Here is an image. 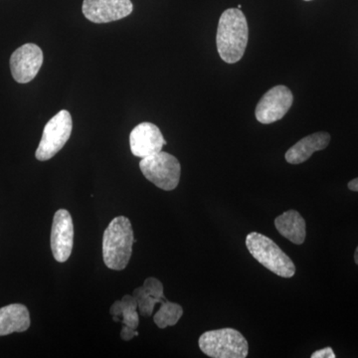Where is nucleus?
Segmentation results:
<instances>
[{
	"instance_id": "nucleus-3",
	"label": "nucleus",
	"mask_w": 358,
	"mask_h": 358,
	"mask_svg": "<svg viewBox=\"0 0 358 358\" xmlns=\"http://www.w3.org/2000/svg\"><path fill=\"white\" fill-rule=\"evenodd\" d=\"M246 246L254 259L274 274L282 278H292L296 274L291 258L265 235L250 233L246 237Z\"/></svg>"
},
{
	"instance_id": "nucleus-12",
	"label": "nucleus",
	"mask_w": 358,
	"mask_h": 358,
	"mask_svg": "<svg viewBox=\"0 0 358 358\" xmlns=\"http://www.w3.org/2000/svg\"><path fill=\"white\" fill-rule=\"evenodd\" d=\"M331 141V136L324 131L310 134L293 145L285 155L291 164H300L307 162L315 152L324 150Z\"/></svg>"
},
{
	"instance_id": "nucleus-5",
	"label": "nucleus",
	"mask_w": 358,
	"mask_h": 358,
	"mask_svg": "<svg viewBox=\"0 0 358 358\" xmlns=\"http://www.w3.org/2000/svg\"><path fill=\"white\" fill-rule=\"evenodd\" d=\"M140 169L148 181L166 192L176 189L180 180V164L167 152H159L141 159Z\"/></svg>"
},
{
	"instance_id": "nucleus-24",
	"label": "nucleus",
	"mask_w": 358,
	"mask_h": 358,
	"mask_svg": "<svg viewBox=\"0 0 358 358\" xmlns=\"http://www.w3.org/2000/svg\"><path fill=\"white\" fill-rule=\"evenodd\" d=\"M237 8L238 9H241L242 8V6H240V4H239V6H237Z\"/></svg>"
},
{
	"instance_id": "nucleus-21",
	"label": "nucleus",
	"mask_w": 358,
	"mask_h": 358,
	"mask_svg": "<svg viewBox=\"0 0 358 358\" xmlns=\"http://www.w3.org/2000/svg\"><path fill=\"white\" fill-rule=\"evenodd\" d=\"M312 358H336V355H334L333 348H324L313 352Z\"/></svg>"
},
{
	"instance_id": "nucleus-20",
	"label": "nucleus",
	"mask_w": 358,
	"mask_h": 358,
	"mask_svg": "<svg viewBox=\"0 0 358 358\" xmlns=\"http://www.w3.org/2000/svg\"><path fill=\"white\" fill-rule=\"evenodd\" d=\"M138 336V333L136 329H133V327H129L126 326V324H124L121 331V338L122 341H131V338H134V336Z\"/></svg>"
},
{
	"instance_id": "nucleus-25",
	"label": "nucleus",
	"mask_w": 358,
	"mask_h": 358,
	"mask_svg": "<svg viewBox=\"0 0 358 358\" xmlns=\"http://www.w3.org/2000/svg\"><path fill=\"white\" fill-rule=\"evenodd\" d=\"M305 1H310V0H305Z\"/></svg>"
},
{
	"instance_id": "nucleus-6",
	"label": "nucleus",
	"mask_w": 358,
	"mask_h": 358,
	"mask_svg": "<svg viewBox=\"0 0 358 358\" xmlns=\"http://www.w3.org/2000/svg\"><path fill=\"white\" fill-rule=\"evenodd\" d=\"M72 117L68 110H62L47 122L35 157L46 162L55 157L64 148L72 134Z\"/></svg>"
},
{
	"instance_id": "nucleus-10",
	"label": "nucleus",
	"mask_w": 358,
	"mask_h": 358,
	"mask_svg": "<svg viewBox=\"0 0 358 358\" xmlns=\"http://www.w3.org/2000/svg\"><path fill=\"white\" fill-rule=\"evenodd\" d=\"M131 0H84L82 11L94 23L121 20L133 13Z\"/></svg>"
},
{
	"instance_id": "nucleus-2",
	"label": "nucleus",
	"mask_w": 358,
	"mask_h": 358,
	"mask_svg": "<svg viewBox=\"0 0 358 358\" xmlns=\"http://www.w3.org/2000/svg\"><path fill=\"white\" fill-rule=\"evenodd\" d=\"M134 243L131 221L124 216L115 217L103 232V262L112 270L121 271L128 266Z\"/></svg>"
},
{
	"instance_id": "nucleus-16",
	"label": "nucleus",
	"mask_w": 358,
	"mask_h": 358,
	"mask_svg": "<svg viewBox=\"0 0 358 358\" xmlns=\"http://www.w3.org/2000/svg\"><path fill=\"white\" fill-rule=\"evenodd\" d=\"M133 296L134 299H136V303H138L140 315L147 317L152 315V312H154L157 303H162L166 301L155 299L154 296H150V294L145 292L143 287H140V288L134 289Z\"/></svg>"
},
{
	"instance_id": "nucleus-14",
	"label": "nucleus",
	"mask_w": 358,
	"mask_h": 358,
	"mask_svg": "<svg viewBox=\"0 0 358 358\" xmlns=\"http://www.w3.org/2000/svg\"><path fill=\"white\" fill-rule=\"evenodd\" d=\"M275 226L280 234L292 243L301 245L305 242L306 221L300 213L296 210L284 212L279 217L275 218Z\"/></svg>"
},
{
	"instance_id": "nucleus-19",
	"label": "nucleus",
	"mask_w": 358,
	"mask_h": 358,
	"mask_svg": "<svg viewBox=\"0 0 358 358\" xmlns=\"http://www.w3.org/2000/svg\"><path fill=\"white\" fill-rule=\"evenodd\" d=\"M110 315L115 322H122V301H115L110 308Z\"/></svg>"
},
{
	"instance_id": "nucleus-18",
	"label": "nucleus",
	"mask_w": 358,
	"mask_h": 358,
	"mask_svg": "<svg viewBox=\"0 0 358 358\" xmlns=\"http://www.w3.org/2000/svg\"><path fill=\"white\" fill-rule=\"evenodd\" d=\"M143 289H145L148 294L154 296L155 299L159 300H166V296L164 294V285L159 280L155 278H148L143 282Z\"/></svg>"
},
{
	"instance_id": "nucleus-17",
	"label": "nucleus",
	"mask_w": 358,
	"mask_h": 358,
	"mask_svg": "<svg viewBox=\"0 0 358 358\" xmlns=\"http://www.w3.org/2000/svg\"><path fill=\"white\" fill-rule=\"evenodd\" d=\"M122 324L136 329L138 327V322H140V317H138V313L136 312L138 303H136V299L131 294H127L122 299Z\"/></svg>"
},
{
	"instance_id": "nucleus-8",
	"label": "nucleus",
	"mask_w": 358,
	"mask_h": 358,
	"mask_svg": "<svg viewBox=\"0 0 358 358\" xmlns=\"http://www.w3.org/2000/svg\"><path fill=\"white\" fill-rule=\"evenodd\" d=\"M43 64V52L36 44L27 43L16 49L10 58V70L17 83L31 82Z\"/></svg>"
},
{
	"instance_id": "nucleus-4",
	"label": "nucleus",
	"mask_w": 358,
	"mask_h": 358,
	"mask_svg": "<svg viewBox=\"0 0 358 358\" xmlns=\"http://www.w3.org/2000/svg\"><path fill=\"white\" fill-rule=\"evenodd\" d=\"M201 352L212 358H245L248 357V341L234 329L206 331L199 338Z\"/></svg>"
},
{
	"instance_id": "nucleus-13",
	"label": "nucleus",
	"mask_w": 358,
	"mask_h": 358,
	"mask_svg": "<svg viewBox=\"0 0 358 358\" xmlns=\"http://www.w3.org/2000/svg\"><path fill=\"white\" fill-rule=\"evenodd\" d=\"M30 327L29 310L20 303L0 308V336L24 333Z\"/></svg>"
},
{
	"instance_id": "nucleus-15",
	"label": "nucleus",
	"mask_w": 358,
	"mask_h": 358,
	"mask_svg": "<svg viewBox=\"0 0 358 358\" xmlns=\"http://www.w3.org/2000/svg\"><path fill=\"white\" fill-rule=\"evenodd\" d=\"M182 315L183 308L180 305L166 300L162 303V307L155 313L154 322L159 329H166L167 327L176 326Z\"/></svg>"
},
{
	"instance_id": "nucleus-23",
	"label": "nucleus",
	"mask_w": 358,
	"mask_h": 358,
	"mask_svg": "<svg viewBox=\"0 0 358 358\" xmlns=\"http://www.w3.org/2000/svg\"><path fill=\"white\" fill-rule=\"evenodd\" d=\"M355 263H357V265H358V247H357V250H355Z\"/></svg>"
},
{
	"instance_id": "nucleus-1",
	"label": "nucleus",
	"mask_w": 358,
	"mask_h": 358,
	"mask_svg": "<svg viewBox=\"0 0 358 358\" xmlns=\"http://www.w3.org/2000/svg\"><path fill=\"white\" fill-rule=\"evenodd\" d=\"M249 28L241 9L229 8L219 20L216 44L224 62L234 64L244 56L248 45Z\"/></svg>"
},
{
	"instance_id": "nucleus-11",
	"label": "nucleus",
	"mask_w": 358,
	"mask_h": 358,
	"mask_svg": "<svg viewBox=\"0 0 358 358\" xmlns=\"http://www.w3.org/2000/svg\"><path fill=\"white\" fill-rule=\"evenodd\" d=\"M166 143L160 129L152 122H141L129 134L131 152L141 159L162 152Z\"/></svg>"
},
{
	"instance_id": "nucleus-7",
	"label": "nucleus",
	"mask_w": 358,
	"mask_h": 358,
	"mask_svg": "<svg viewBox=\"0 0 358 358\" xmlns=\"http://www.w3.org/2000/svg\"><path fill=\"white\" fill-rule=\"evenodd\" d=\"M293 103V93L288 87L275 86L268 90L257 105V121L263 124L280 121L291 109Z\"/></svg>"
},
{
	"instance_id": "nucleus-22",
	"label": "nucleus",
	"mask_w": 358,
	"mask_h": 358,
	"mask_svg": "<svg viewBox=\"0 0 358 358\" xmlns=\"http://www.w3.org/2000/svg\"><path fill=\"white\" fill-rule=\"evenodd\" d=\"M348 188H350L352 192H358V178L352 179V181L348 182Z\"/></svg>"
},
{
	"instance_id": "nucleus-9",
	"label": "nucleus",
	"mask_w": 358,
	"mask_h": 358,
	"mask_svg": "<svg viewBox=\"0 0 358 358\" xmlns=\"http://www.w3.org/2000/svg\"><path fill=\"white\" fill-rule=\"evenodd\" d=\"M74 241V225L71 214L65 209L56 212L51 231V250L54 258L64 263L70 258Z\"/></svg>"
}]
</instances>
